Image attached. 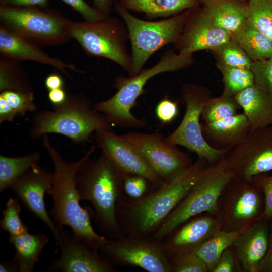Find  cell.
Returning <instances> with one entry per match:
<instances>
[{"mask_svg": "<svg viewBox=\"0 0 272 272\" xmlns=\"http://www.w3.org/2000/svg\"><path fill=\"white\" fill-rule=\"evenodd\" d=\"M49 0H0V5L13 7L40 6L47 7Z\"/></svg>", "mask_w": 272, "mask_h": 272, "instance_id": "obj_44", "label": "cell"}, {"mask_svg": "<svg viewBox=\"0 0 272 272\" xmlns=\"http://www.w3.org/2000/svg\"><path fill=\"white\" fill-rule=\"evenodd\" d=\"M43 137V145L54 168L53 183L47 192L53 200L49 214L60 230H62L65 226L69 227L76 238L99 251L108 239L94 230L90 213L81 205L76 187L75 173L82 158L75 162L66 161L52 145L47 135Z\"/></svg>", "mask_w": 272, "mask_h": 272, "instance_id": "obj_3", "label": "cell"}, {"mask_svg": "<svg viewBox=\"0 0 272 272\" xmlns=\"http://www.w3.org/2000/svg\"><path fill=\"white\" fill-rule=\"evenodd\" d=\"M252 224L235 231L221 230L199 247L195 253L202 259L208 271L212 272L222 252L233 245L239 236Z\"/></svg>", "mask_w": 272, "mask_h": 272, "instance_id": "obj_29", "label": "cell"}, {"mask_svg": "<svg viewBox=\"0 0 272 272\" xmlns=\"http://www.w3.org/2000/svg\"><path fill=\"white\" fill-rule=\"evenodd\" d=\"M263 209V194L255 181L234 179L220 197L217 215L222 230L235 231L260 220Z\"/></svg>", "mask_w": 272, "mask_h": 272, "instance_id": "obj_11", "label": "cell"}, {"mask_svg": "<svg viewBox=\"0 0 272 272\" xmlns=\"http://www.w3.org/2000/svg\"><path fill=\"white\" fill-rule=\"evenodd\" d=\"M100 251L113 265L138 267L148 272H173L160 241L129 237L108 239Z\"/></svg>", "mask_w": 272, "mask_h": 272, "instance_id": "obj_12", "label": "cell"}, {"mask_svg": "<svg viewBox=\"0 0 272 272\" xmlns=\"http://www.w3.org/2000/svg\"><path fill=\"white\" fill-rule=\"evenodd\" d=\"M96 146L101 153L124 174H135L146 178L155 188L164 182L151 168L139 150L122 135L110 129L95 132Z\"/></svg>", "mask_w": 272, "mask_h": 272, "instance_id": "obj_15", "label": "cell"}, {"mask_svg": "<svg viewBox=\"0 0 272 272\" xmlns=\"http://www.w3.org/2000/svg\"><path fill=\"white\" fill-rule=\"evenodd\" d=\"M40 154L33 152L19 157L0 155V192L10 189L12 184L33 166L39 164Z\"/></svg>", "mask_w": 272, "mask_h": 272, "instance_id": "obj_28", "label": "cell"}, {"mask_svg": "<svg viewBox=\"0 0 272 272\" xmlns=\"http://www.w3.org/2000/svg\"><path fill=\"white\" fill-rule=\"evenodd\" d=\"M262 191L264 209L261 220L268 221L272 219V176L254 180Z\"/></svg>", "mask_w": 272, "mask_h": 272, "instance_id": "obj_43", "label": "cell"}, {"mask_svg": "<svg viewBox=\"0 0 272 272\" xmlns=\"http://www.w3.org/2000/svg\"><path fill=\"white\" fill-rule=\"evenodd\" d=\"M17 116L7 103L0 98V123L11 122Z\"/></svg>", "mask_w": 272, "mask_h": 272, "instance_id": "obj_48", "label": "cell"}, {"mask_svg": "<svg viewBox=\"0 0 272 272\" xmlns=\"http://www.w3.org/2000/svg\"><path fill=\"white\" fill-rule=\"evenodd\" d=\"M202 9L219 27L231 35L247 22L248 4L239 0H199Z\"/></svg>", "mask_w": 272, "mask_h": 272, "instance_id": "obj_23", "label": "cell"}, {"mask_svg": "<svg viewBox=\"0 0 272 272\" xmlns=\"http://www.w3.org/2000/svg\"><path fill=\"white\" fill-rule=\"evenodd\" d=\"M265 128L250 130L225 155L234 179L252 182L260 174L272 171V132Z\"/></svg>", "mask_w": 272, "mask_h": 272, "instance_id": "obj_13", "label": "cell"}, {"mask_svg": "<svg viewBox=\"0 0 272 272\" xmlns=\"http://www.w3.org/2000/svg\"><path fill=\"white\" fill-rule=\"evenodd\" d=\"M224 156L207 167L188 193L149 239L161 241L179 226L198 215L203 213L213 215L218 214L220 197L234 179Z\"/></svg>", "mask_w": 272, "mask_h": 272, "instance_id": "obj_6", "label": "cell"}, {"mask_svg": "<svg viewBox=\"0 0 272 272\" xmlns=\"http://www.w3.org/2000/svg\"><path fill=\"white\" fill-rule=\"evenodd\" d=\"M241 271H243L232 245L222 252L212 272Z\"/></svg>", "mask_w": 272, "mask_h": 272, "instance_id": "obj_40", "label": "cell"}, {"mask_svg": "<svg viewBox=\"0 0 272 272\" xmlns=\"http://www.w3.org/2000/svg\"><path fill=\"white\" fill-rule=\"evenodd\" d=\"M141 153L153 171L164 182L175 178L193 164L190 156L166 143L159 132L131 131L121 134Z\"/></svg>", "mask_w": 272, "mask_h": 272, "instance_id": "obj_14", "label": "cell"}, {"mask_svg": "<svg viewBox=\"0 0 272 272\" xmlns=\"http://www.w3.org/2000/svg\"><path fill=\"white\" fill-rule=\"evenodd\" d=\"M247 22L272 40V0H249Z\"/></svg>", "mask_w": 272, "mask_h": 272, "instance_id": "obj_32", "label": "cell"}, {"mask_svg": "<svg viewBox=\"0 0 272 272\" xmlns=\"http://www.w3.org/2000/svg\"><path fill=\"white\" fill-rule=\"evenodd\" d=\"M1 272H17L16 268L12 261L1 262L0 263Z\"/></svg>", "mask_w": 272, "mask_h": 272, "instance_id": "obj_50", "label": "cell"}, {"mask_svg": "<svg viewBox=\"0 0 272 272\" xmlns=\"http://www.w3.org/2000/svg\"><path fill=\"white\" fill-rule=\"evenodd\" d=\"M68 95L64 88H60L48 91L47 96L53 106H56L63 104Z\"/></svg>", "mask_w": 272, "mask_h": 272, "instance_id": "obj_47", "label": "cell"}, {"mask_svg": "<svg viewBox=\"0 0 272 272\" xmlns=\"http://www.w3.org/2000/svg\"><path fill=\"white\" fill-rule=\"evenodd\" d=\"M0 22L17 36L40 47L62 44L72 39V21L47 7L0 5Z\"/></svg>", "mask_w": 272, "mask_h": 272, "instance_id": "obj_8", "label": "cell"}, {"mask_svg": "<svg viewBox=\"0 0 272 272\" xmlns=\"http://www.w3.org/2000/svg\"><path fill=\"white\" fill-rule=\"evenodd\" d=\"M178 103L165 97L157 104L155 113L157 118L163 124L171 122L178 115Z\"/></svg>", "mask_w": 272, "mask_h": 272, "instance_id": "obj_41", "label": "cell"}, {"mask_svg": "<svg viewBox=\"0 0 272 272\" xmlns=\"http://www.w3.org/2000/svg\"><path fill=\"white\" fill-rule=\"evenodd\" d=\"M248 119L250 130L265 128L272 124V98L255 84L235 96Z\"/></svg>", "mask_w": 272, "mask_h": 272, "instance_id": "obj_24", "label": "cell"}, {"mask_svg": "<svg viewBox=\"0 0 272 272\" xmlns=\"http://www.w3.org/2000/svg\"><path fill=\"white\" fill-rule=\"evenodd\" d=\"M239 108L234 96L221 95L218 97L209 98L203 108L201 116L204 122H212L238 114Z\"/></svg>", "mask_w": 272, "mask_h": 272, "instance_id": "obj_33", "label": "cell"}, {"mask_svg": "<svg viewBox=\"0 0 272 272\" xmlns=\"http://www.w3.org/2000/svg\"><path fill=\"white\" fill-rule=\"evenodd\" d=\"M21 207L18 200L10 198L3 212L0 226L10 236H17L28 232V228L23 223L20 213Z\"/></svg>", "mask_w": 272, "mask_h": 272, "instance_id": "obj_35", "label": "cell"}, {"mask_svg": "<svg viewBox=\"0 0 272 272\" xmlns=\"http://www.w3.org/2000/svg\"><path fill=\"white\" fill-rule=\"evenodd\" d=\"M258 272H272V226L269 231L267 251L260 263Z\"/></svg>", "mask_w": 272, "mask_h": 272, "instance_id": "obj_45", "label": "cell"}, {"mask_svg": "<svg viewBox=\"0 0 272 272\" xmlns=\"http://www.w3.org/2000/svg\"><path fill=\"white\" fill-rule=\"evenodd\" d=\"M44 85L48 91L64 88V81L62 77L56 73H50L48 75L44 80Z\"/></svg>", "mask_w": 272, "mask_h": 272, "instance_id": "obj_46", "label": "cell"}, {"mask_svg": "<svg viewBox=\"0 0 272 272\" xmlns=\"http://www.w3.org/2000/svg\"><path fill=\"white\" fill-rule=\"evenodd\" d=\"M173 272H207L202 259L195 253H185L169 257Z\"/></svg>", "mask_w": 272, "mask_h": 272, "instance_id": "obj_37", "label": "cell"}, {"mask_svg": "<svg viewBox=\"0 0 272 272\" xmlns=\"http://www.w3.org/2000/svg\"><path fill=\"white\" fill-rule=\"evenodd\" d=\"M9 241L15 251L11 261L17 272H31L39 261L48 238L42 233L31 234L27 232L20 235L9 236Z\"/></svg>", "mask_w": 272, "mask_h": 272, "instance_id": "obj_25", "label": "cell"}, {"mask_svg": "<svg viewBox=\"0 0 272 272\" xmlns=\"http://www.w3.org/2000/svg\"><path fill=\"white\" fill-rule=\"evenodd\" d=\"M94 7L107 17L110 16L114 0H93Z\"/></svg>", "mask_w": 272, "mask_h": 272, "instance_id": "obj_49", "label": "cell"}, {"mask_svg": "<svg viewBox=\"0 0 272 272\" xmlns=\"http://www.w3.org/2000/svg\"><path fill=\"white\" fill-rule=\"evenodd\" d=\"M129 11L143 13L148 20L168 18L198 7V0H119Z\"/></svg>", "mask_w": 272, "mask_h": 272, "instance_id": "obj_26", "label": "cell"}, {"mask_svg": "<svg viewBox=\"0 0 272 272\" xmlns=\"http://www.w3.org/2000/svg\"><path fill=\"white\" fill-rule=\"evenodd\" d=\"M199 1V0H198Z\"/></svg>", "mask_w": 272, "mask_h": 272, "instance_id": "obj_52", "label": "cell"}, {"mask_svg": "<svg viewBox=\"0 0 272 272\" xmlns=\"http://www.w3.org/2000/svg\"><path fill=\"white\" fill-rule=\"evenodd\" d=\"M251 70L254 84L272 98V57L253 62Z\"/></svg>", "mask_w": 272, "mask_h": 272, "instance_id": "obj_38", "label": "cell"}, {"mask_svg": "<svg viewBox=\"0 0 272 272\" xmlns=\"http://www.w3.org/2000/svg\"><path fill=\"white\" fill-rule=\"evenodd\" d=\"M193 63V54L176 53L168 49L152 66L143 69L134 76L116 77L114 83L116 92L110 98L94 104V107L112 126L144 128L147 126V122L134 116L131 110L137 104L138 98L144 93L148 81L158 74L178 71Z\"/></svg>", "mask_w": 272, "mask_h": 272, "instance_id": "obj_4", "label": "cell"}, {"mask_svg": "<svg viewBox=\"0 0 272 272\" xmlns=\"http://www.w3.org/2000/svg\"><path fill=\"white\" fill-rule=\"evenodd\" d=\"M150 187L154 188L148 179L142 176L135 174L124 175L123 189L124 193L129 198L139 199L143 197L152 190H149Z\"/></svg>", "mask_w": 272, "mask_h": 272, "instance_id": "obj_39", "label": "cell"}, {"mask_svg": "<svg viewBox=\"0 0 272 272\" xmlns=\"http://www.w3.org/2000/svg\"><path fill=\"white\" fill-rule=\"evenodd\" d=\"M0 56L20 61L28 60L54 67L71 78L69 71L82 73L74 65L51 56L40 47L17 36L0 25Z\"/></svg>", "mask_w": 272, "mask_h": 272, "instance_id": "obj_20", "label": "cell"}, {"mask_svg": "<svg viewBox=\"0 0 272 272\" xmlns=\"http://www.w3.org/2000/svg\"><path fill=\"white\" fill-rule=\"evenodd\" d=\"M207 163L198 158L185 171L140 198L123 195L116 209L122 236L150 238L197 182L207 167Z\"/></svg>", "mask_w": 272, "mask_h": 272, "instance_id": "obj_1", "label": "cell"}, {"mask_svg": "<svg viewBox=\"0 0 272 272\" xmlns=\"http://www.w3.org/2000/svg\"><path fill=\"white\" fill-rule=\"evenodd\" d=\"M115 8L124 22L131 47V66L129 76L138 74L159 49L174 44L179 38L192 9L159 20L142 19L115 2Z\"/></svg>", "mask_w": 272, "mask_h": 272, "instance_id": "obj_7", "label": "cell"}, {"mask_svg": "<svg viewBox=\"0 0 272 272\" xmlns=\"http://www.w3.org/2000/svg\"><path fill=\"white\" fill-rule=\"evenodd\" d=\"M19 62L0 57V91H33L29 79Z\"/></svg>", "mask_w": 272, "mask_h": 272, "instance_id": "obj_30", "label": "cell"}, {"mask_svg": "<svg viewBox=\"0 0 272 272\" xmlns=\"http://www.w3.org/2000/svg\"><path fill=\"white\" fill-rule=\"evenodd\" d=\"M212 51L217 62L229 67L251 69L252 61L244 50L232 40Z\"/></svg>", "mask_w": 272, "mask_h": 272, "instance_id": "obj_34", "label": "cell"}, {"mask_svg": "<svg viewBox=\"0 0 272 272\" xmlns=\"http://www.w3.org/2000/svg\"><path fill=\"white\" fill-rule=\"evenodd\" d=\"M239 1H245V0H239Z\"/></svg>", "mask_w": 272, "mask_h": 272, "instance_id": "obj_51", "label": "cell"}, {"mask_svg": "<svg viewBox=\"0 0 272 272\" xmlns=\"http://www.w3.org/2000/svg\"><path fill=\"white\" fill-rule=\"evenodd\" d=\"M231 40L244 50L252 62L272 57V40L247 22L231 35Z\"/></svg>", "mask_w": 272, "mask_h": 272, "instance_id": "obj_27", "label": "cell"}, {"mask_svg": "<svg viewBox=\"0 0 272 272\" xmlns=\"http://www.w3.org/2000/svg\"><path fill=\"white\" fill-rule=\"evenodd\" d=\"M0 98L7 103L17 116H23L29 112H36L38 110V107L34 102L33 91L24 92L3 90L1 91Z\"/></svg>", "mask_w": 272, "mask_h": 272, "instance_id": "obj_36", "label": "cell"}, {"mask_svg": "<svg viewBox=\"0 0 272 272\" xmlns=\"http://www.w3.org/2000/svg\"><path fill=\"white\" fill-rule=\"evenodd\" d=\"M222 227V221L218 215L199 216L187 221L160 242L169 257L195 253Z\"/></svg>", "mask_w": 272, "mask_h": 272, "instance_id": "obj_19", "label": "cell"}, {"mask_svg": "<svg viewBox=\"0 0 272 272\" xmlns=\"http://www.w3.org/2000/svg\"><path fill=\"white\" fill-rule=\"evenodd\" d=\"M53 107L52 110H42L34 114L29 131L31 138L55 133L74 143H81L87 142L93 132L112 127L83 93L69 95L63 104Z\"/></svg>", "mask_w": 272, "mask_h": 272, "instance_id": "obj_5", "label": "cell"}, {"mask_svg": "<svg viewBox=\"0 0 272 272\" xmlns=\"http://www.w3.org/2000/svg\"><path fill=\"white\" fill-rule=\"evenodd\" d=\"M72 38L88 55L102 57L116 63L129 73L131 52L127 46L128 32L122 20L105 17L92 21H72Z\"/></svg>", "mask_w": 272, "mask_h": 272, "instance_id": "obj_9", "label": "cell"}, {"mask_svg": "<svg viewBox=\"0 0 272 272\" xmlns=\"http://www.w3.org/2000/svg\"><path fill=\"white\" fill-rule=\"evenodd\" d=\"M267 221L259 220L236 239L233 247L243 271L258 272L268 246Z\"/></svg>", "mask_w": 272, "mask_h": 272, "instance_id": "obj_21", "label": "cell"}, {"mask_svg": "<svg viewBox=\"0 0 272 272\" xmlns=\"http://www.w3.org/2000/svg\"><path fill=\"white\" fill-rule=\"evenodd\" d=\"M207 143L213 148L230 151L239 144L250 130V125L243 113L222 120L201 124Z\"/></svg>", "mask_w": 272, "mask_h": 272, "instance_id": "obj_22", "label": "cell"}, {"mask_svg": "<svg viewBox=\"0 0 272 272\" xmlns=\"http://www.w3.org/2000/svg\"><path fill=\"white\" fill-rule=\"evenodd\" d=\"M96 146H92L81 157L75 180L81 200L89 202L94 210L97 227L108 239L123 237L116 218L117 205L124 195L125 174L102 153L91 159Z\"/></svg>", "mask_w": 272, "mask_h": 272, "instance_id": "obj_2", "label": "cell"}, {"mask_svg": "<svg viewBox=\"0 0 272 272\" xmlns=\"http://www.w3.org/2000/svg\"><path fill=\"white\" fill-rule=\"evenodd\" d=\"M78 12L86 21L97 20L105 17L95 7L89 5L84 0H61Z\"/></svg>", "mask_w": 272, "mask_h": 272, "instance_id": "obj_42", "label": "cell"}, {"mask_svg": "<svg viewBox=\"0 0 272 272\" xmlns=\"http://www.w3.org/2000/svg\"><path fill=\"white\" fill-rule=\"evenodd\" d=\"M182 99L185 104L184 116L178 127L164 141L172 146H181L195 153L198 158L213 164L228 152L211 147L205 140L200 118L209 99V90L200 85L187 83L182 87Z\"/></svg>", "mask_w": 272, "mask_h": 272, "instance_id": "obj_10", "label": "cell"}, {"mask_svg": "<svg viewBox=\"0 0 272 272\" xmlns=\"http://www.w3.org/2000/svg\"><path fill=\"white\" fill-rule=\"evenodd\" d=\"M60 257L53 262L49 271L63 272H114L116 269L98 251L91 248L76 238L72 232L62 230L57 243Z\"/></svg>", "mask_w": 272, "mask_h": 272, "instance_id": "obj_18", "label": "cell"}, {"mask_svg": "<svg viewBox=\"0 0 272 272\" xmlns=\"http://www.w3.org/2000/svg\"><path fill=\"white\" fill-rule=\"evenodd\" d=\"M53 179V172L38 164L18 178L10 189L34 216L46 225L57 244L63 229L60 230L56 225L47 212L44 203V195L51 188Z\"/></svg>", "mask_w": 272, "mask_h": 272, "instance_id": "obj_16", "label": "cell"}, {"mask_svg": "<svg viewBox=\"0 0 272 272\" xmlns=\"http://www.w3.org/2000/svg\"><path fill=\"white\" fill-rule=\"evenodd\" d=\"M192 9L182 32L174 44L178 52L187 54L211 51L231 40V35L217 26L202 8Z\"/></svg>", "mask_w": 272, "mask_h": 272, "instance_id": "obj_17", "label": "cell"}, {"mask_svg": "<svg viewBox=\"0 0 272 272\" xmlns=\"http://www.w3.org/2000/svg\"><path fill=\"white\" fill-rule=\"evenodd\" d=\"M216 66L223 76L224 89L222 95L235 96L254 84L251 69L229 67L218 62H217Z\"/></svg>", "mask_w": 272, "mask_h": 272, "instance_id": "obj_31", "label": "cell"}]
</instances>
